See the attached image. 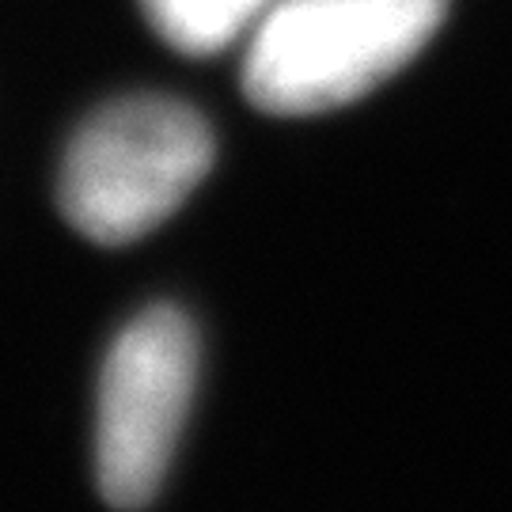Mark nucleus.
Returning a JSON list of instances; mask_svg holds the SVG:
<instances>
[{
	"label": "nucleus",
	"instance_id": "nucleus-1",
	"mask_svg": "<svg viewBox=\"0 0 512 512\" xmlns=\"http://www.w3.org/2000/svg\"><path fill=\"white\" fill-rule=\"evenodd\" d=\"M448 0H274L247 35L243 92L266 114H319L368 95L425 50Z\"/></svg>",
	"mask_w": 512,
	"mask_h": 512
},
{
	"label": "nucleus",
	"instance_id": "nucleus-2",
	"mask_svg": "<svg viewBox=\"0 0 512 512\" xmlns=\"http://www.w3.org/2000/svg\"><path fill=\"white\" fill-rule=\"evenodd\" d=\"M213 167V133L194 107L129 95L95 114L61 164V209L80 236L129 243L164 224Z\"/></svg>",
	"mask_w": 512,
	"mask_h": 512
},
{
	"label": "nucleus",
	"instance_id": "nucleus-3",
	"mask_svg": "<svg viewBox=\"0 0 512 512\" xmlns=\"http://www.w3.org/2000/svg\"><path fill=\"white\" fill-rule=\"evenodd\" d=\"M198 380V334L179 308H148L99 376L95 475L114 509H145L164 482Z\"/></svg>",
	"mask_w": 512,
	"mask_h": 512
},
{
	"label": "nucleus",
	"instance_id": "nucleus-4",
	"mask_svg": "<svg viewBox=\"0 0 512 512\" xmlns=\"http://www.w3.org/2000/svg\"><path fill=\"white\" fill-rule=\"evenodd\" d=\"M274 0H141L152 31L171 50L209 57L247 38Z\"/></svg>",
	"mask_w": 512,
	"mask_h": 512
}]
</instances>
